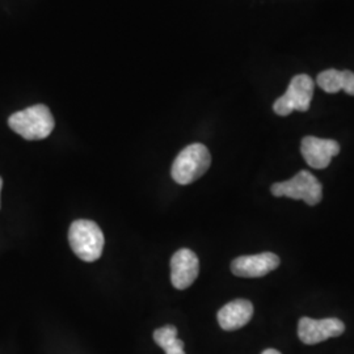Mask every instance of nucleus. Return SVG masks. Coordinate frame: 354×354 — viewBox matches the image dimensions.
Listing matches in <instances>:
<instances>
[{
	"label": "nucleus",
	"instance_id": "423d86ee",
	"mask_svg": "<svg viewBox=\"0 0 354 354\" xmlns=\"http://www.w3.org/2000/svg\"><path fill=\"white\" fill-rule=\"evenodd\" d=\"M345 324L340 319L328 317L315 320L311 317H302L298 324L299 340L307 345H315L326 342L330 337H337L344 333Z\"/></svg>",
	"mask_w": 354,
	"mask_h": 354
},
{
	"label": "nucleus",
	"instance_id": "6e6552de",
	"mask_svg": "<svg viewBox=\"0 0 354 354\" xmlns=\"http://www.w3.org/2000/svg\"><path fill=\"white\" fill-rule=\"evenodd\" d=\"M200 261L197 254L188 248L178 250L171 259V282L178 290H185L197 279Z\"/></svg>",
	"mask_w": 354,
	"mask_h": 354
},
{
	"label": "nucleus",
	"instance_id": "7ed1b4c3",
	"mask_svg": "<svg viewBox=\"0 0 354 354\" xmlns=\"http://www.w3.org/2000/svg\"><path fill=\"white\" fill-rule=\"evenodd\" d=\"M212 165V155L206 146L193 143L177 155L171 175L177 184L188 185L203 176Z\"/></svg>",
	"mask_w": 354,
	"mask_h": 354
},
{
	"label": "nucleus",
	"instance_id": "ddd939ff",
	"mask_svg": "<svg viewBox=\"0 0 354 354\" xmlns=\"http://www.w3.org/2000/svg\"><path fill=\"white\" fill-rule=\"evenodd\" d=\"M261 354H281V352H279V351H276V349H272V348H270V349H266V351H264V352H263V353Z\"/></svg>",
	"mask_w": 354,
	"mask_h": 354
},
{
	"label": "nucleus",
	"instance_id": "4468645a",
	"mask_svg": "<svg viewBox=\"0 0 354 354\" xmlns=\"http://www.w3.org/2000/svg\"><path fill=\"white\" fill-rule=\"evenodd\" d=\"M1 188H3V178L0 177V190H1Z\"/></svg>",
	"mask_w": 354,
	"mask_h": 354
},
{
	"label": "nucleus",
	"instance_id": "20e7f679",
	"mask_svg": "<svg viewBox=\"0 0 354 354\" xmlns=\"http://www.w3.org/2000/svg\"><path fill=\"white\" fill-rule=\"evenodd\" d=\"M270 190L276 197L302 200L310 206L320 203L323 197V187L320 181L308 171H301L288 181L273 184Z\"/></svg>",
	"mask_w": 354,
	"mask_h": 354
},
{
	"label": "nucleus",
	"instance_id": "f03ea898",
	"mask_svg": "<svg viewBox=\"0 0 354 354\" xmlns=\"http://www.w3.org/2000/svg\"><path fill=\"white\" fill-rule=\"evenodd\" d=\"M68 243L80 260L93 263L102 257L104 234L93 221L79 219L70 227Z\"/></svg>",
	"mask_w": 354,
	"mask_h": 354
},
{
	"label": "nucleus",
	"instance_id": "9b49d317",
	"mask_svg": "<svg viewBox=\"0 0 354 354\" xmlns=\"http://www.w3.org/2000/svg\"><path fill=\"white\" fill-rule=\"evenodd\" d=\"M317 83L327 93L345 91L348 95L354 96V73L352 71H339L335 68L326 70L317 75Z\"/></svg>",
	"mask_w": 354,
	"mask_h": 354
},
{
	"label": "nucleus",
	"instance_id": "0eeeda50",
	"mask_svg": "<svg viewBox=\"0 0 354 354\" xmlns=\"http://www.w3.org/2000/svg\"><path fill=\"white\" fill-rule=\"evenodd\" d=\"M279 266V257L276 253L264 252L252 256H241L231 264V272L244 279L264 277Z\"/></svg>",
	"mask_w": 354,
	"mask_h": 354
},
{
	"label": "nucleus",
	"instance_id": "f8f14e48",
	"mask_svg": "<svg viewBox=\"0 0 354 354\" xmlns=\"http://www.w3.org/2000/svg\"><path fill=\"white\" fill-rule=\"evenodd\" d=\"M153 340L165 349V354H185L184 342L177 339V329L174 326H165L153 332Z\"/></svg>",
	"mask_w": 354,
	"mask_h": 354
},
{
	"label": "nucleus",
	"instance_id": "f257e3e1",
	"mask_svg": "<svg viewBox=\"0 0 354 354\" xmlns=\"http://www.w3.org/2000/svg\"><path fill=\"white\" fill-rule=\"evenodd\" d=\"M8 125L24 140H39L50 136L55 122L50 109L46 105L37 104L13 113L8 120Z\"/></svg>",
	"mask_w": 354,
	"mask_h": 354
},
{
	"label": "nucleus",
	"instance_id": "1a4fd4ad",
	"mask_svg": "<svg viewBox=\"0 0 354 354\" xmlns=\"http://www.w3.org/2000/svg\"><path fill=\"white\" fill-rule=\"evenodd\" d=\"M301 152L306 163L315 169H324L330 160L340 152V145L333 140H323L317 137H304L301 143Z\"/></svg>",
	"mask_w": 354,
	"mask_h": 354
},
{
	"label": "nucleus",
	"instance_id": "9d476101",
	"mask_svg": "<svg viewBox=\"0 0 354 354\" xmlns=\"http://www.w3.org/2000/svg\"><path fill=\"white\" fill-rule=\"evenodd\" d=\"M253 317V304L247 299H235L223 306L218 313V323L225 330L244 327Z\"/></svg>",
	"mask_w": 354,
	"mask_h": 354
},
{
	"label": "nucleus",
	"instance_id": "39448f33",
	"mask_svg": "<svg viewBox=\"0 0 354 354\" xmlns=\"http://www.w3.org/2000/svg\"><path fill=\"white\" fill-rule=\"evenodd\" d=\"M314 82L311 76L306 74L295 75L291 79L290 84L286 92L279 97L273 109L279 115H289L291 112H306L310 109V105L314 97Z\"/></svg>",
	"mask_w": 354,
	"mask_h": 354
}]
</instances>
